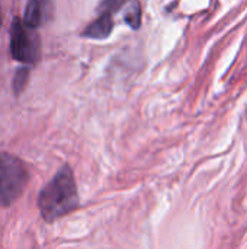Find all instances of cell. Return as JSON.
<instances>
[{
    "label": "cell",
    "mask_w": 247,
    "mask_h": 249,
    "mask_svg": "<svg viewBox=\"0 0 247 249\" xmlns=\"http://www.w3.org/2000/svg\"><path fill=\"white\" fill-rule=\"evenodd\" d=\"M39 210L47 222H52L58 217L73 212L79 204V196L73 171L64 166L57 172L51 182L41 191Z\"/></svg>",
    "instance_id": "6da1fadb"
},
{
    "label": "cell",
    "mask_w": 247,
    "mask_h": 249,
    "mask_svg": "<svg viewBox=\"0 0 247 249\" xmlns=\"http://www.w3.org/2000/svg\"><path fill=\"white\" fill-rule=\"evenodd\" d=\"M52 12V0H29L25 9L23 23L31 28H39Z\"/></svg>",
    "instance_id": "277c9868"
},
{
    "label": "cell",
    "mask_w": 247,
    "mask_h": 249,
    "mask_svg": "<svg viewBox=\"0 0 247 249\" xmlns=\"http://www.w3.org/2000/svg\"><path fill=\"white\" fill-rule=\"evenodd\" d=\"M35 29L28 28L23 20L15 18L10 26V54L23 64H33L41 57V41Z\"/></svg>",
    "instance_id": "3957f363"
},
{
    "label": "cell",
    "mask_w": 247,
    "mask_h": 249,
    "mask_svg": "<svg viewBox=\"0 0 247 249\" xmlns=\"http://www.w3.org/2000/svg\"><path fill=\"white\" fill-rule=\"evenodd\" d=\"M29 74H31V69L26 64L16 70V73L13 76V83H12L13 92L16 95H20L23 92V89L26 88L28 80H29Z\"/></svg>",
    "instance_id": "8992f818"
},
{
    "label": "cell",
    "mask_w": 247,
    "mask_h": 249,
    "mask_svg": "<svg viewBox=\"0 0 247 249\" xmlns=\"http://www.w3.org/2000/svg\"><path fill=\"white\" fill-rule=\"evenodd\" d=\"M114 29V18L112 13L108 12H100V15L87 25V28L83 31L84 38H92V39H103L111 35Z\"/></svg>",
    "instance_id": "5b68a950"
},
{
    "label": "cell",
    "mask_w": 247,
    "mask_h": 249,
    "mask_svg": "<svg viewBox=\"0 0 247 249\" xmlns=\"http://www.w3.org/2000/svg\"><path fill=\"white\" fill-rule=\"evenodd\" d=\"M28 182V171L20 159L9 153H0V206H9L17 200Z\"/></svg>",
    "instance_id": "7a4b0ae2"
},
{
    "label": "cell",
    "mask_w": 247,
    "mask_h": 249,
    "mask_svg": "<svg viewBox=\"0 0 247 249\" xmlns=\"http://www.w3.org/2000/svg\"><path fill=\"white\" fill-rule=\"evenodd\" d=\"M0 26H1V9H0Z\"/></svg>",
    "instance_id": "ba28073f"
},
{
    "label": "cell",
    "mask_w": 247,
    "mask_h": 249,
    "mask_svg": "<svg viewBox=\"0 0 247 249\" xmlns=\"http://www.w3.org/2000/svg\"><path fill=\"white\" fill-rule=\"evenodd\" d=\"M125 22L134 29H137L140 26V23H141V7L138 3H134L132 6H130L128 13L125 15Z\"/></svg>",
    "instance_id": "52a82bcc"
}]
</instances>
